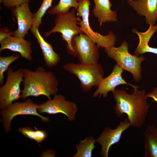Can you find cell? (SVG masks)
Wrapping results in <instances>:
<instances>
[{"label":"cell","mask_w":157,"mask_h":157,"mask_svg":"<svg viewBox=\"0 0 157 157\" xmlns=\"http://www.w3.org/2000/svg\"><path fill=\"white\" fill-rule=\"evenodd\" d=\"M23 83L20 98L23 100L29 96L40 95L50 99L51 95L56 94L58 91V82L54 73L42 67H38L34 71L24 69Z\"/></svg>","instance_id":"2"},{"label":"cell","mask_w":157,"mask_h":157,"mask_svg":"<svg viewBox=\"0 0 157 157\" xmlns=\"http://www.w3.org/2000/svg\"><path fill=\"white\" fill-rule=\"evenodd\" d=\"M14 31H10L6 28L0 30V42L8 37L14 36Z\"/></svg>","instance_id":"27"},{"label":"cell","mask_w":157,"mask_h":157,"mask_svg":"<svg viewBox=\"0 0 157 157\" xmlns=\"http://www.w3.org/2000/svg\"><path fill=\"white\" fill-rule=\"evenodd\" d=\"M0 51L5 49L19 53L21 57L28 61L33 60L31 43L24 38L11 36L0 42Z\"/></svg>","instance_id":"14"},{"label":"cell","mask_w":157,"mask_h":157,"mask_svg":"<svg viewBox=\"0 0 157 157\" xmlns=\"http://www.w3.org/2000/svg\"><path fill=\"white\" fill-rule=\"evenodd\" d=\"M31 0H0V2L7 8H12L25 3H29Z\"/></svg>","instance_id":"24"},{"label":"cell","mask_w":157,"mask_h":157,"mask_svg":"<svg viewBox=\"0 0 157 157\" xmlns=\"http://www.w3.org/2000/svg\"><path fill=\"white\" fill-rule=\"evenodd\" d=\"M79 0H59L58 4L51 7L47 11L49 14L57 15L68 12L71 8L77 9Z\"/></svg>","instance_id":"21"},{"label":"cell","mask_w":157,"mask_h":157,"mask_svg":"<svg viewBox=\"0 0 157 157\" xmlns=\"http://www.w3.org/2000/svg\"><path fill=\"white\" fill-rule=\"evenodd\" d=\"M130 126L129 121L126 118L120 122L114 129L108 127L105 128L96 140V142L101 146L100 156L108 157L110 147L119 142L123 133Z\"/></svg>","instance_id":"11"},{"label":"cell","mask_w":157,"mask_h":157,"mask_svg":"<svg viewBox=\"0 0 157 157\" xmlns=\"http://www.w3.org/2000/svg\"><path fill=\"white\" fill-rule=\"evenodd\" d=\"M94 6L92 13L97 18L101 25L106 22H116L117 21V13L111 9L112 5L110 0H93Z\"/></svg>","instance_id":"17"},{"label":"cell","mask_w":157,"mask_h":157,"mask_svg":"<svg viewBox=\"0 0 157 157\" xmlns=\"http://www.w3.org/2000/svg\"><path fill=\"white\" fill-rule=\"evenodd\" d=\"M5 83L0 88V108L3 110L20 98V85L23 81L24 69L19 68L14 71L9 67Z\"/></svg>","instance_id":"7"},{"label":"cell","mask_w":157,"mask_h":157,"mask_svg":"<svg viewBox=\"0 0 157 157\" xmlns=\"http://www.w3.org/2000/svg\"><path fill=\"white\" fill-rule=\"evenodd\" d=\"M72 44L80 63L90 64L98 63L100 57L99 47L84 33L74 36Z\"/></svg>","instance_id":"9"},{"label":"cell","mask_w":157,"mask_h":157,"mask_svg":"<svg viewBox=\"0 0 157 157\" xmlns=\"http://www.w3.org/2000/svg\"><path fill=\"white\" fill-rule=\"evenodd\" d=\"M157 31V24L154 25H150L148 29L145 32H139L135 28L132 32L136 34L139 38L138 44L133 53V55L139 56L140 55L146 53H154L157 55V48L151 47L149 46V41L154 33Z\"/></svg>","instance_id":"18"},{"label":"cell","mask_w":157,"mask_h":157,"mask_svg":"<svg viewBox=\"0 0 157 157\" xmlns=\"http://www.w3.org/2000/svg\"><path fill=\"white\" fill-rule=\"evenodd\" d=\"M123 69L116 64L114 67L111 73L107 77L104 78L92 94L93 97L102 96L106 98L108 93L113 92L115 88L121 84H127L132 86L134 90H138L139 86L127 83L123 78L122 74Z\"/></svg>","instance_id":"12"},{"label":"cell","mask_w":157,"mask_h":157,"mask_svg":"<svg viewBox=\"0 0 157 157\" xmlns=\"http://www.w3.org/2000/svg\"><path fill=\"white\" fill-rule=\"evenodd\" d=\"M144 143V157H157V129L148 126L143 133Z\"/></svg>","instance_id":"19"},{"label":"cell","mask_w":157,"mask_h":157,"mask_svg":"<svg viewBox=\"0 0 157 157\" xmlns=\"http://www.w3.org/2000/svg\"><path fill=\"white\" fill-rule=\"evenodd\" d=\"M18 131L21 132L26 137L31 140H33L38 142L35 131L30 127H24L19 129Z\"/></svg>","instance_id":"25"},{"label":"cell","mask_w":157,"mask_h":157,"mask_svg":"<svg viewBox=\"0 0 157 157\" xmlns=\"http://www.w3.org/2000/svg\"><path fill=\"white\" fill-rule=\"evenodd\" d=\"M53 99L39 105L38 111L40 113H47L49 114L61 113L65 115L69 121L75 120L78 110L77 106L73 102L67 101L61 94H56Z\"/></svg>","instance_id":"10"},{"label":"cell","mask_w":157,"mask_h":157,"mask_svg":"<svg viewBox=\"0 0 157 157\" xmlns=\"http://www.w3.org/2000/svg\"><path fill=\"white\" fill-rule=\"evenodd\" d=\"M63 68L78 78L83 92L89 91L93 86L97 88L104 78L103 69L98 63L90 64L70 63L64 65Z\"/></svg>","instance_id":"4"},{"label":"cell","mask_w":157,"mask_h":157,"mask_svg":"<svg viewBox=\"0 0 157 157\" xmlns=\"http://www.w3.org/2000/svg\"><path fill=\"white\" fill-rule=\"evenodd\" d=\"M20 55L13 54L6 57L0 56V84L2 85L4 79V73L8 70L9 65L20 57Z\"/></svg>","instance_id":"23"},{"label":"cell","mask_w":157,"mask_h":157,"mask_svg":"<svg viewBox=\"0 0 157 157\" xmlns=\"http://www.w3.org/2000/svg\"><path fill=\"white\" fill-rule=\"evenodd\" d=\"M53 0H43L39 8L34 14L33 24L32 26L39 28L41 25L42 18L46 13L52 6Z\"/></svg>","instance_id":"22"},{"label":"cell","mask_w":157,"mask_h":157,"mask_svg":"<svg viewBox=\"0 0 157 157\" xmlns=\"http://www.w3.org/2000/svg\"><path fill=\"white\" fill-rule=\"evenodd\" d=\"M39 105L34 103L32 100L28 99L23 102H14L6 109L2 110L0 114L4 130L6 133L11 130L10 124L13 118L20 115H31L37 116L45 122L49 121L48 118L42 116L38 113Z\"/></svg>","instance_id":"8"},{"label":"cell","mask_w":157,"mask_h":157,"mask_svg":"<svg viewBox=\"0 0 157 157\" xmlns=\"http://www.w3.org/2000/svg\"><path fill=\"white\" fill-rule=\"evenodd\" d=\"M116 104L114 112L117 117L126 114L131 126L140 128L144 125L150 108L145 90H134L129 94L123 90L112 92Z\"/></svg>","instance_id":"1"},{"label":"cell","mask_w":157,"mask_h":157,"mask_svg":"<svg viewBox=\"0 0 157 157\" xmlns=\"http://www.w3.org/2000/svg\"><path fill=\"white\" fill-rule=\"evenodd\" d=\"M35 135L38 140L37 142L40 143L46 139L47 137V132L45 131L39 130L35 127Z\"/></svg>","instance_id":"26"},{"label":"cell","mask_w":157,"mask_h":157,"mask_svg":"<svg viewBox=\"0 0 157 157\" xmlns=\"http://www.w3.org/2000/svg\"><path fill=\"white\" fill-rule=\"evenodd\" d=\"M127 2L140 15L145 17L147 24L156 25L157 22V0H128Z\"/></svg>","instance_id":"15"},{"label":"cell","mask_w":157,"mask_h":157,"mask_svg":"<svg viewBox=\"0 0 157 157\" xmlns=\"http://www.w3.org/2000/svg\"><path fill=\"white\" fill-rule=\"evenodd\" d=\"M91 2L89 0H79L78 6L76 10V15L81 17L78 22L83 33L87 35L99 47L106 48L114 46L117 41L115 34L110 31L106 35H104L94 31L91 28L89 22V17Z\"/></svg>","instance_id":"6"},{"label":"cell","mask_w":157,"mask_h":157,"mask_svg":"<svg viewBox=\"0 0 157 157\" xmlns=\"http://www.w3.org/2000/svg\"><path fill=\"white\" fill-rule=\"evenodd\" d=\"M104 51L123 70L131 73L135 81H140L142 77L141 63L145 59L143 56L139 57L131 54L128 43L125 41L119 47L112 46L104 49Z\"/></svg>","instance_id":"5"},{"label":"cell","mask_w":157,"mask_h":157,"mask_svg":"<svg viewBox=\"0 0 157 157\" xmlns=\"http://www.w3.org/2000/svg\"><path fill=\"white\" fill-rule=\"evenodd\" d=\"M147 98H151L153 99V101H155L157 103V87L154 88L151 92L146 94Z\"/></svg>","instance_id":"28"},{"label":"cell","mask_w":157,"mask_h":157,"mask_svg":"<svg viewBox=\"0 0 157 157\" xmlns=\"http://www.w3.org/2000/svg\"><path fill=\"white\" fill-rule=\"evenodd\" d=\"M38 28L32 26L31 32L35 38L42 50L46 65L49 68H53L59 63V56L54 51L51 45L47 42L40 34Z\"/></svg>","instance_id":"16"},{"label":"cell","mask_w":157,"mask_h":157,"mask_svg":"<svg viewBox=\"0 0 157 157\" xmlns=\"http://www.w3.org/2000/svg\"><path fill=\"white\" fill-rule=\"evenodd\" d=\"M81 20L79 17H76V10L74 8L66 13L57 15L54 20V26L46 32L44 37H48L54 33H61L62 39L67 42V52L77 57V53L73 48L72 41L74 36L84 33L80 27L78 26V22Z\"/></svg>","instance_id":"3"},{"label":"cell","mask_w":157,"mask_h":157,"mask_svg":"<svg viewBox=\"0 0 157 157\" xmlns=\"http://www.w3.org/2000/svg\"><path fill=\"white\" fill-rule=\"evenodd\" d=\"M11 10L17 23V28L14 31V36L24 38L33 24L34 14L30 10L29 3L23 4Z\"/></svg>","instance_id":"13"},{"label":"cell","mask_w":157,"mask_h":157,"mask_svg":"<svg viewBox=\"0 0 157 157\" xmlns=\"http://www.w3.org/2000/svg\"><path fill=\"white\" fill-rule=\"evenodd\" d=\"M96 139L92 136L85 138L80 140L79 144H77L76 148L77 152L73 157H92V151L94 149Z\"/></svg>","instance_id":"20"}]
</instances>
